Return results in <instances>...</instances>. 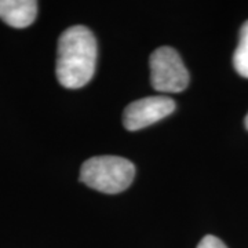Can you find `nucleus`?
<instances>
[{"mask_svg": "<svg viewBox=\"0 0 248 248\" xmlns=\"http://www.w3.org/2000/svg\"><path fill=\"white\" fill-rule=\"evenodd\" d=\"M97 40L87 27L75 25L58 40L55 73L65 89H80L93 79L97 65Z\"/></svg>", "mask_w": 248, "mask_h": 248, "instance_id": "1", "label": "nucleus"}, {"mask_svg": "<svg viewBox=\"0 0 248 248\" xmlns=\"http://www.w3.org/2000/svg\"><path fill=\"white\" fill-rule=\"evenodd\" d=\"M135 166L119 156H97L86 160L80 169V181L98 192L116 195L133 184Z\"/></svg>", "mask_w": 248, "mask_h": 248, "instance_id": "2", "label": "nucleus"}, {"mask_svg": "<svg viewBox=\"0 0 248 248\" xmlns=\"http://www.w3.org/2000/svg\"><path fill=\"white\" fill-rule=\"evenodd\" d=\"M151 83L159 93H181L189 84V73L172 47H159L151 55Z\"/></svg>", "mask_w": 248, "mask_h": 248, "instance_id": "3", "label": "nucleus"}, {"mask_svg": "<svg viewBox=\"0 0 248 248\" xmlns=\"http://www.w3.org/2000/svg\"><path fill=\"white\" fill-rule=\"evenodd\" d=\"M177 108L172 98L166 95L146 97L128 104L123 112V124L128 131H137L163 120Z\"/></svg>", "mask_w": 248, "mask_h": 248, "instance_id": "4", "label": "nucleus"}, {"mask_svg": "<svg viewBox=\"0 0 248 248\" xmlns=\"http://www.w3.org/2000/svg\"><path fill=\"white\" fill-rule=\"evenodd\" d=\"M37 16L35 0H0V19L13 28H27Z\"/></svg>", "mask_w": 248, "mask_h": 248, "instance_id": "5", "label": "nucleus"}, {"mask_svg": "<svg viewBox=\"0 0 248 248\" xmlns=\"http://www.w3.org/2000/svg\"><path fill=\"white\" fill-rule=\"evenodd\" d=\"M233 66L240 76L248 79V21L240 29V40L233 54Z\"/></svg>", "mask_w": 248, "mask_h": 248, "instance_id": "6", "label": "nucleus"}, {"mask_svg": "<svg viewBox=\"0 0 248 248\" xmlns=\"http://www.w3.org/2000/svg\"><path fill=\"white\" fill-rule=\"evenodd\" d=\"M197 248H228L225 246V243L219 240L218 237H215L213 234H207L204 236L202 241L199 243Z\"/></svg>", "mask_w": 248, "mask_h": 248, "instance_id": "7", "label": "nucleus"}, {"mask_svg": "<svg viewBox=\"0 0 248 248\" xmlns=\"http://www.w3.org/2000/svg\"><path fill=\"white\" fill-rule=\"evenodd\" d=\"M244 124H246V128H247V130H248V113H247V116H246V120H244Z\"/></svg>", "mask_w": 248, "mask_h": 248, "instance_id": "8", "label": "nucleus"}]
</instances>
